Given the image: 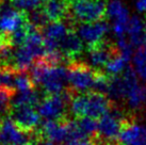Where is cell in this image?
Here are the masks:
<instances>
[{
	"instance_id": "6da1fadb",
	"label": "cell",
	"mask_w": 146,
	"mask_h": 145,
	"mask_svg": "<svg viewBox=\"0 0 146 145\" xmlns=\"http://www.w3.org/2000/svg\"><path fill=\"white\" fill-rule=\"evenodd\" d=\"M70 113L75 117L89 116L92 118H100L113 107L114 102L107 95L102 93L76 92L70 89Z\"/></svg>"
},
{
	"instance_id": "7a4b0ae2",
	"label": "cell",
	"mask_w": 146,
	"mask_h": 145,
	"mask_svg": "<svg viewBox=\"0 0 146 145\" xmlns=\"http://www.w3.org/2000/svg\"><path fill=\"white\" fill-rule=\"evenodd\" d=\"M107 13L104 0H69V16L75 23H95Z\"/></svg>"
},
{
	"instance_id": "3957f363",
	"label": "cell",
	"mask_w": 146,
	"mask_h": 145,
	"mask_svg": "<svg viewBox=\"0 0 146 145\" xmlns=\"http://www.w3.org/2000/svg\"><path fill=\"white\" fill-rule=\"evenodd\" d=\"M70 101V92L65 89L61 94L46 95L37 106V111L42 117L53 121L69 120L67 106Z\"/></svg>"
},
{
	"instance_id": "277c9868",
	"label": "cell",
	"mask_w": 146,
	"mask_h": 145,
	"mask_svg": "<svg viewBox=\"0 0 146 145\" xmlns=\"http://www.w3.org/2000/svg\"><path fill=\"white\" fill-rule=\"evenodd\" d=\"M68 83L76 92L92 91L99 69H95L85 62L75 60L68 63Z\"/></svg>"
},
{
	"instance_id": "5b68a950",
	"label": "cell",
	"mask_w": 146,
	"mask_h": 145,
	"mask_svg": "<svg viewBox=\"0 0 146 145\" xmlns=\"http://www.w3.org/2000/svg\"><path fill=\"white\" fill-rule=\"evenodd\" d=\"M9 117L26 132L33 133L40 125V113L31 106H11Z\"/></svg>"
},
{
	"instance_id": "8992f818",
	"label": "cell",
	"mask_w": 146,
	"mask_h": 145,
	"mask_svg": "<svg viewBox=\"0 0 146 145\" xmlns=\"http://www.w3.org/2000/svg\"><path fill=\"white\" fill-rule=\"evenodd\" d=\"M33 133L21 130L10 117L0 121V145H25L32 141Z\"/></svg>"
},
{
	"instance_id": "52a82bcc",
	"label": "cell",
	"mask_w": 146,
	"mask_h": 145,
	"mask_svg": "<svg viewBox=\"0 0 146 145\" xmlns=\"http://www.w3.org/2000/svg\"><path fill=\"white\" fill-rule=\"evenodd\" d=\"M89 51V60L92 67L95 69H102L106 67L109 61L121 53L116 43H109L108 41L102 40L97 44L88 47Z\"/></svg>"
},
{
	"instance_id": "ba28073f",
	"label": "cell",
	"mask_w": 146,
	"mask_h": 145,
	"mask_svg": "<svg viewBox=\"0 0 146 145\" xmlns=\"http://www.w3.org/2000/svg\"><path fill=\"white\" fill-rule=\"evenodd\" d=\"M68 81V69L64 66L57 65L47 69L42 79V88L46 95L61 94L64 91V84Z\"/></svg>"
},
{
	"instance_id": "9c48e42d",
	"label": "cell",
	"mask_w": 146,
	"mask_h": 145,
	"mask_svg": "<svg viewBox=\"0 0 146 145\" xmlns=\"http://www.w3.org/2000/svg\"><path fill=\"white\" fill-rule=\"evenodd\" d=\"M106 16L113 23V32L116 37L125 36L129 23V11L121 0H111L107 3Z\"/></svg>"
},
{
	"instance_id": "30bf717a",
	"label": "cell",
	"mask_w": 146,
	"mask_h": 145,
	"mask_svg": "<svg viewBox=\"0 0 146 145\" xmlns=\"http://www.w3.org/2000/svg\"><path fill=\"white\" fill-rule=\"evenodd\" d=\"M69 121H53L46 120L37 131L43 137L47 138L57 144H63L69 141Z\"/></svg>"
},
{
	"instance_id": "8fae6325",
	"label": "cell",
	"mask_w": 146,
	"mask_h": 145,
	"mask_svg": "<svg viewBox=\"0 0 146 145\" xmlns=\"http://www.w3.org/2000/svg\"><path fill=\"white\" fill-rule=\"evenodd\" d=\"M76 30L78 35L88 45V47H91L104 40L109 27L107 21L98 20L95 23H80V25L76 27Z\"/></svg>"
},
{
	"instance_id": "7c38bea8",
	"label": "cell",
	"mask_w": 146,
	"mask_h": 145,
	"mask_svg": "<svg viewBox=\"0 0 146 145\" xmlns=\"http://www.w3.org/2000/svg\"><path fill=\"white\" fill-rule=\"evenodd\" d=\"M83 51V44L81 37L74 29H69L67 34L59 42V53H61L66 62L77 60Z\"/></svg>"
},
{
	"instance_id": "4fadbf2b",
	"label": "cell",
	"mask_w": 146,
	"mask_h": 145,
	"mask_svg": "<svg viewBox=\"0 0 146 145\" xmlns=\"http://www.w3.org/2000/svg\"><path fill=\"white\" fill-rule=\"evenodd\" d=\"M27 23V12L2 5V13L0 16L1 32H12Z\"/></svg>"
},
{
	"instance_id": "5bb4252c",
	"label": "cell",
	"mask_w": 146,
	"mask_h": 145,
	"mask_svg": "<svg viewBox=\"0 0 146 145\" xmlns=\"http://www.w3.org/2000/svg\"><path fill=\"white\" fill-rule=\"evenodd\" d=\"M43 10L50 21H64L69 16V0H45Z\"/></svg>"
},
{
	"instance_id": "9a60e30c",
	"label": "cell",
	"mask_w": 146,
	"mask_h": 145,
	"mask_svg": "<svg viewBox=\"0 0 146 145\" xmlns=\"http://www.w3.org/2000/svg\"><path fill=\"white\" fill-rule=\"evenodd\" d=\"M128 41L133 47H141L145 43L146 21L139 16H131L127 28Z\"/></svg>"
},
{
	"instance_id": "2e32d148",
	"label": "cell",
	"mask_w": 146,
	"mask_h": 145,
	"mask_svg": "<svg viewBox=\"0 0 146 145\" xmlns=\"http://www.w3.org/2000/svg\"><path fill=\"white\" fill-rule=\"evenodd\" d=\"M42 98L40 92L35 90H28L24 92H19V94L14 95L11 101V106H38Z\"/></svg>"
},
{
	"instance_id": "e0dca14e",
	"label": "cell",
	"mask_w": 146,
	"mask_h": 145,
	"mask_svg": "<svg viewBox=\"0 0 146 145\" xmlns=\"http://www.w3.org/2000/svg\"><path fill=\"white\" fill-rule=\"evenodd\" d=\"M68 31L69 29L66 27L64 21H52L51 24H48L44 27L41 32H43L45 39L60 42Z\"/></svg>"
},
{
	"instance_id": "ac0fdd59",
	"label": "cell",
	"mask_w": 146,
	"mask_h": 145,
	"mask_svg": "<svg viewBox=\"0 0 146 145\" xmlns=\"http://www.w3.org/2000/svg\"><path fill=\"white\" fill-rule=\"evenodd\" d=\"M127 102L130 109L134 111L141 110L146 105V85L139 84L127 97Z\"/></svg>"
},
{
	"instance_id": "d6986e66",
	"label": "cell",
	"mask_w": 146,
	"mask_h": 145,
	"mask_svg": "<svg viewBox=\"0 0 146 145\" xmlns=\"http://www.w3.org/2000/svg\"><path fill=\"white\" fill-rule=\"evenodd\" d=\"M19 69L13 66H0V88L12 90L16 92L15 78Z\"/></svg>"
},
{
	"instance_id": "ffe728a7",
	"label": "cell",
	"mask_w": 146,
	"mask_h": 145,
	"mask_svg": "<svg viewBox=\"0 0 146 145\" xmlns=\"http://www.w3.org/2000/svg\"><path fill=\"white\" fill-rule=\"evenodd\" d=\"M128 59L122 55V53H119L115 57H113L111 60L109 61V63L106 65V72L109 76H116L122 74L126 69L127 63H128Z\"/></svg>"
},
{
	"instance_id": "44dd1931",
	"label": "cell",
	"mask_w": 146,
	"mask_h": 145,
	"mask_svg": "<svg viewBox=\"0 0 146 145\" xmlns=\"http://www.w3.org/2000/svg\"><path fill=\"white\" fill-rule=\"evenodd\" d=\"M27 20H28V23L31 26H33L34 28H36L37 30L42 31L43 28L48 25L49 18L45 14L43 8H38L36 10L27 12Z\"/></svg>"
},
{
	"instance_id": "7402d4cb",
	"label": "cell",
	"mask_w": 146,
	"mask_h": 145,
	"mask_svg": "<svg viewBox=\"0 0 146 145\" xmlns=\"http://www.w3.org/2000/svg\"><path fill=\"white\" fill-rule=\"evenodd\" d=\"M133 65L137 74L146 82V44L141 46L134 53Z\"/></svg>"
},
{
	"instance_id": "603a6c76",
	"label": "cell",
	"mask_w": 146,
	"mask_h": 145,
	"mask_svg": "<svg viewBox=\"0 0 146 145\" xmlns=\"http://www.w3.org/2000/svg\"><path fill=\"white\" fill-rule=\"evenodd\" d=\"M34 86H35V82L31 78L29 72H27V69H23V71L19 69L15 78V88L17 91L24 92L28 90H33Z\"/></svg>"
},
{
	"instance_id": "cb8c5ba5",
	"label": "cell",
	"mask_w": 146,
	"mask_h": 145,
	"mask_svg": "<svg viewBox=\"0 0 146 145\" xmlns=\"http://www.w3.org/2000/svg\"><path fill=\"white\" fill-rule=\"evenodd\" d=\"M15 95V91L0 88V118L5 117V114H9L11 109V101Z\"/></svg>"
},
{
	"instance_id": "d4e9b609",
	"label": "cell",
	"mask_w": 146,
	"mask_h": 145,
	"mask_svg": "<svg viewBox=\"0 0 146 145\" xmlns=\"http://www.w3.org/2000/svg\"><path fill=\"white\" fill-rule=\"evenodd\" d=\"M44 1L45 0H11L13 8L24 12H30L41 8Z\"/></svg>"
},
{
	"instance_id": "484cf974",
	"label": "cell",
	"mask_w": 146,
	"mask_h": 145,
	"mask_svg": "<svg viewBox=\"0 0 146 145\" xmlns=\"http://www.w3.org/2000/svg\"><path fill=\"white\" fill-rule=\"evenodd\" d=\"M66 145H95L92 138L91 139H74L69 140Z\"/></svg>"
},
{
	"instance_id": "4316f807",
	"label": "cell",
	"mask_w": 146,
	"mask_h": 145,
	"mask_svg": "<svg viewBox=\"0 0 146 145\" xmlns=\"http://www.w3.org/2000/svg\"><path fill=\"white\" fill-rule=\"evenodd\" d=\"M135 7H137L139 12L146 14V0H137L135 1Z\"/></svg>"
},
{
	"instance_id": "83f0119b",
	"label": "cell",
	"mask_w": 146,
	"mask_h": 145,
	"mask_svg": "<svg viewBox=\"0 0 146 145\" xmlns=\"http://www.w3.org/2000/svg\"><path fill=\"white\" fill-rule=\"evenodd\" d=\"M1 1H2V0H0V3H1Z\"/></svg>"
},
{
	"instance_id": "f1b7e54d",
	"label": "cell",
	"mask_w": 146,
	"mask_h": 145,
	"mask_svg": "<svg viewBox=\"0 0 146 145\" xmlns=\"http://www.w3.org/2000/svg\"><path fill=\"white\" fill-rule=\"evenodd\" d=\"M0 121H1V118H0Z\"/></svg>"
},
{
	"instance_id": "f546056e",
	"label": "cell",
	"mask_w": 146,
	"mask_h": 145,
	"mask_svg": "<svg viewBox=\"0 0 146 145\" xmlns=\"http://www.w3.org/2000/svg\"><path fill=\"white\" fill-rule=\"evenodd\" d=\"M121 145H122V144H121Z\"/></svg>"
}]
</instances>
